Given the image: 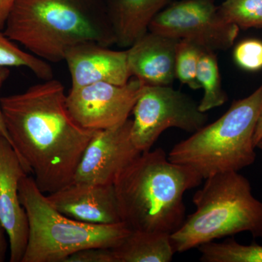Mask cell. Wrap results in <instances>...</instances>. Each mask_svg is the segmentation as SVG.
<instances>
[{
  "instance_id": "cell-1",
  "label": "cell",
  "mask_w": 262,
  "mask_h": 262,
  "mask_svg": "<svg viewBox=\"0 0 262 262\" xmlns=\"http://www.w3.org/2000/svg\"><path fill=\"white\" fill-rule=\"evenodd\" d=\"M13 149L41 192L71 184L86 147L99 130L81 127L67 106L64 86L51 79L1 98Z\"/></svg>"
},
{
  "instance_id": "cell-2",
  "label": "cell",
  "mask_w": 262,
  "mask_h": 262,
  "mask_svg": "<svg viewBox=\"0 0 262 262\" xmlns=\"http://www.w3.org/2000/svg\"><path fill=\"white\" fill-rule=\"evenodd\" d=\"M203 179L194 169L170 162L162 148L144 151L114 184L122 222L131 231L170 235L186 219L184 193Z\"/></svg>"
},
{
  "instance_id": "cell-3",
  "label": "cell",
  "mask_w": 262,
  "mask_h": 262,
  "mask_svg": "<svg viewBox=\"0 0 262 262\" xmlns=\"http://www.w3.org/2000/svg\"><path fill=\"white\" fill-rule=\"evenodd\" d=\"M3 32L45 61H63L76 45L115 44L106 5L100 0H15Z\"/></svg>"
},
{
  "instance_id": "cell-4",
  "label": "cell",
  "mask_w": 262,
  "mask_h": 262,
  "mask_svg": "<svg viewBox=\"0 0 262 262\" xmlns=\"http://www.w3.org/2000/svg\"><path fill=\"white\" fill-rule=\"evenodd\" d=\"M192 198L196 210L170 234L176 253L239 232L262 238V202L252 193L251 183L238 172L215 174Z\"/></svg>"
},
{
  "instance_id": "cell-5",
  "label": "cell",
  "mask_w": 262,
  "mask_h": 262,
  "mask_svg": "<svg viewBox=\"0 0 262 262\" xmlns=\"http://www.w3.org/2000/svg\"><path fill=\"white\" fill-rule=\"evenodd\" d=\"M262 110V84L253 94L234 101L213 123L173 146L168 159L187 165L202 178L238 172L256 160L253 136Z\"/></svg>"
},
{
  "instance_id": "cell-6",
  "label": "cell",
  "mask_w": 262,
  "mask_h": 262,
  "mask_svg": "<svg viewBox=\"0 0 262 262\" xmlns=\"http://www.w3.org/2000/svg\"><path fill=\"white\" fill-rule=\"evenodd\" d=\"M18 191L29 222L28 244L21 262H64L81 250L116 247L131 232L123 222L92 225L66 216L51 206L28 175L19 182Z\"/></svg>"
},
{
  "instance_id": "cell-7",
  "label": "cell",
  "mask_w": 262,
  "mask_h": 262,
  "mask_svg": "<svg viewBox=\"0 0 262 262\" xmlns=\"http://www.w3.org/2000/svg\"><path fill=\"white\" fill-rule=\"evenodd\" d=\"M132 113L131 139L141 152L149 151L169 127L194 134L206 125L208 116L188 95L171 86L144 84Z\"/></svg>"
},
{
  "instance_id": "cell-8",
  "label": "cell",
  "mask_w": 262,
  "mask_h": 262,
  "mask_svg": "<svg viewBox=\"0 0 262 262\" xmlns=\"http://www.w3.org/2000/svg\"><path fill=\"white\" fill-rule=\"evenodd\" d=\"M149 31L215 52L232 47L239 28L223 18L213 0H180L155 15Z\"/></svg>"
},
{
  "instance_id": "cell-9",
  "label": "cell",
  "mask_w": 262,
  "mask_h": 262,
  "mask_svg": "<svg viewBox=\"0 0 262 262\" xmlns=\"http://www.w3.org/2000/svg\"><path fill=\"white\" fill-rule=\"evenodd\" d=\"M144 85L131 77L122 85L97 82L71 89L67 95V108L81 127L106 130L128 120Z\"/></svg>"
},
{
  "instance_id": "cell-10",
  "label": "cell",
  "mask_w": 262,
  "mask_h": 262,
  "mask_svg": "<svg viewBox=\"0 0 262 262\" xmlns=\"http://www.w3.org/2000/svg\"><path fill=\"white\" fill-rule=\"evenodd\" d=\"M133 120L99 130L84 150L72 182L114 184L122 172L141 154L131 139Z\"/></svg>"
},
{
  "instance_id": "cell-11",
  "label": "cell",
  "mask_w": 262,
  "mask_h": 262,
  "mask_svg": "<svg viewBox=\"0 0 262 262\" xmlns=\"http://www.w3.org/2000/svg\"><path fill=\"white\" fill-rule=\"evenodd\" d=\"M27 175L13 146L0 136V223L9 239L10 262H21L28 244V218L18 191L19 182Z\"/></svg>"
},
{
  "instance_id": "cell-12",
  "label": "cell",
  "mask_w": 262,
  "mask_h": 262,
  "mask_svg": "<svg viewBox=\"0 0 262 262\" xmlns=\"http://www.w3.org/2000/svg\"><path fill=\"white\" fill-rule=\"evenodd\" d=\"M46 196L56 211L79 222L92 225L122 222L114 184L71 183Z\"/></svg>"
},
{
  "instance_id": "cell-13",
  "label": "cell",
  "mask_w": 262,
  "mask_h": 262,
  "mask_svg": "<svg viewBox=\"0 0 262 262\" xmlns=\"http://www.w3.org/2000/svg\"><path fill=\"white\" fill-rule=\"evenodd\" d=\"M63 61L77 89L97 82L126 84L131 78L127 51H113L96 42H84L70 48Z\"/></svg>"
},
{
  "instance_id": "cell-14",
  "label": "cell",
  "mask_w": 262,
  "mask_h": 262,
  "mask_svg": "<svg viewBox=\"0 0 262 262\" xmlns=\"http://www.w3.org/2000/svg\"><path fill=\"white\" fill-rule=\"evenodd\" d=\"M179 40L149 31L126 50L131 77L146 85L171 86Z\"/></svg>"
},
{
  "instance_id": "cell-15",
  "label": "cell",
  "mask_w": 262,
  "mask_h": 262,
  "mask_svg": "<svg viewBox=\"0 0 262 262\" xmlns=\"http://www.w3.org/2000/svg\"><path fill=\"white\" fill-rule=\"evenodd\" d=\"M172 0H108L106 5L115 44L129 48L149 31L155 15Z\"/></svg>"
},
{
  "instance_id": "cell-16",
  "label": "cell",
  "mask_w": 262,
  "mask_h": 262,
  "mask_svg": "<svg viewBox=\"0 0 262 262\" xmlns=\"http://www.w3.org/2000/svg\"><path fill=\"white\" fill-rule=\"evenodd\" d=\"M115 262H170L174 251L170 234L131 231L112 248Z\"/></svg>"
},
{
  "instance_id": "cell-17",
  "label": "cell",
  "mask_w": 262,
  "mask_h": 262,
  "mask_svg": "<svg viewBox=\"0 0 262 262\" xmlns=\"http://www.w3.org/2000/svg\"><path fill=\"white\" fill-rule=\"evenodd\" d=\"M196 80L203 89V96L199 108L207 113L212 108L220 107L228 99L222 88L218 60L214 52L204 49L198 63Z\"/></svg>"
},
{
  "instance_id": "cell-18",
  "label": "cell",
  "mask_w": 262,
  "mask_h": 262,
  "mask_svg": "<svg viewBox=\"0 0 262 262\" xmlns=\"http://www.w3.org/2000/svg\"><path fill=\"white\" fill-rule=\"evenodd\" d=\"M198 248L203 262H262V245H243L233 237L222 243L211 241Z\"/></svg>"
},
{
  "instance_id": "cell-19",
  "label": "cell",
  "mask_w": 262,
  "mask_h": 262,
  "mask_svg": "<svg viewBox=\"0 0 262 262\" xmlns=\"http://www.w3.org/2000/svg\"><path fill=\"white\" fill-rule=\"evenodd\" d=\"M0 67H26L43 81L53 79V70L48 61L23 51L0 31Z\"/></svg>"
},
{
  "instance_id": "cell-20",
  "label": "cell",
  "mask_w": 262,
  "mask_h": 262,
  "mask_svg": "<svg viewBox=\"0 0 262 262\" xmlns=\"http://www.w3.org/2000/svg\"><path fill=\"white\" fill-rule=\"evenodd\" d=\"M219 10L227 22L239 28H262V0H225Z\"/></svg>"
},
{
  "instance_id": "cell-21",
  "label": "cell",
  "mask_w": 262,
  "mask_h": 262,
  "mask_svg": "<svg viewBox=\"0 0 262 262\" xmlns=\"http://www.w3.org/2000/svg\"><path fill=\"white\" fill-rule=\"evenodd\" d=\"M204 48L196 43L180 39L176 55V77L193 90L201 89L196 80L198 63Z\"/></svg>"
},
{
  "instance_id": "cell-22",
  "label": "cell",
  "mask_w": 262,
  "mask_h": 262,
  "mask_svg": "<svg viewBox=\"0 0 262 262\" xmlns=\"http://www.w3.org/2000/svg\"><path fill=\"white\" fill-rule=\"evenodd\" d=\"M234 59L241 68L255 72L262 68V42L258 39H246L236 46Z\"/></svg>"
},
{
  "instance_id": "cell-23",
  "label": "cell",
  "mask_w": 262,
  "mask_h": 262,
  "mask_svg": "<svg viewBox=\"0 0 262 262\" xmlns=\"http://www.w3.org/2000/svg\"><path fill=\"white\" fill-rule=\"evenodd\" d=\"M64 262H115L112 248H92L81 250Z\"/></svg>"
},
{
  "instance_id": "cell-24",
  "label": "cell",
  "mask_w": 262,
  "mask_h": 262,
  "mask_svg": "<svg viewBox=\"0 0 262 262\" xmlns=\"http://www.w3.org/2000/svg\"><path fill=\"white\" fill-rule=\"evenodd\" d=\"M10 74V72L8 67H0V93H1L2 88H3L5 81L8 80ZM0 136H3L5 139H8L11 145L13 146V143H12L11 139H10L5 123L3 108H2L1 97H0Z\"/></svg>"
},
{
  "instance_id": "cell-25",
  "label": "cell",
  "mask_w": 262,
  "mask_h": 262,
  "mask_svg": "<svg viewBox=\"0 0 262 262\" xmlns=\"http://www.w3.org/2000/svg\"><path fill=\"white\" fill-rule=\"evenodd\" d=\"M15 0H0V31L4 30L5 23Z\"/></svg>"
},
{
  "instance_id": "cell-26",
  "label": "cell",
  "mask_w": 262,
  "mask_h": 262,
  "mask_svg": "<svg viewBox=\"0 0 262 262\" xmlns=\"http://www.w3.org/2000/svg\"><path fill=\"white\" fill-rule=\"evenodd\" d=\"M7 233L0 223V262L6 259L7 251H8V243L6 238Z\"/></svg>"
},
{
  "instance_id": "cell-27",
  "label": "cell",
  "mask_w": 262,
  "mask_h": 262,
  "mask_svg": "<svg viewBox=\"0 0 262 262\" xmlns=\"http://www.w3.org/2000/svg\"><path fill=\"white\" fill-rule=\"evenodd\" d=\"M262 138V110L258 118L257 124H256V130H255L254 136H253V143L256 146L258 141Z\"/></svg>"
},
{
  "instance_id": "cell-28",
  "label": "cell",
  "mask_w": 262,
  "mask_h": 262,
  "mask_svg": "<svg viewBox=\"0 0 262 262\" xmlns=\"http://www.w3.org/2000/svg\"><path fill=\"white\" fill-rule=\"evenodd\" d=\"M256 148H258V149H259L262 151V138L258 141V143L256 145Z\"/></svg>"
}]
</instances>
